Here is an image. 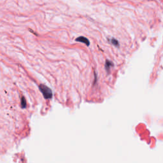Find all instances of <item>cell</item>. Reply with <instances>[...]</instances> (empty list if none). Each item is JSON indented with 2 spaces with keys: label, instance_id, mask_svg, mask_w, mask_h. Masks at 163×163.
I'll return each mask as SVG.
<instances>
[{
  "label": "cell",
  "instance_id": "6da1fadb",
  "mask_svg": "<svg viewBox=\"0 0 163 163\" xmlns=\"http://www.w3.org/2000/svg\"><path fill=\"white\" fill-rule=\"evenodd\" d=\"M39 89L43 95V96H44L45 99H48L52 98V92L51 89L48 88L47 86L43 85V84H40L39 85Z\"/></svg>",
  "mask_w": 163,
  "mask_h": 163
},
{
  "label": "cell",
  "instance_id": "3957f363",
  "mask_svg": "<svg viewBox=\"0 0 163 163\" xmlns=\"http://www.w3.org/2000/svg\"><path fill=\"white\" fill-rule=\"evenodd\" d=\"M21 106L22 108H25L26 106V99L24 97H22L21 99Z\"/></svg>",
  "mask_w": 163,
  "mask_h": 163
},
{
  "label": "cell",
  "instance_id": "7a4b0ae2",
  "mask_svg": "<svg viewBox=\"0 0 163 163\" xmlns=\"http://www.w3.org/2000/svg\"><path fill=\"white\" fill-rule=\"evenodd\" d=\"M76 41H80V42L85 43H86L87 45H89V41H88V40L84 37L78 38H76Z\"/></svg>",
  "mask_w": 163,
  "mask_h": 163
}]
</instances>
